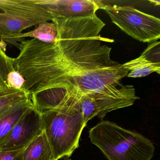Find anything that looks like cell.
Segmentation results:
<instances>
[{
  "instance_id": "obj_1",
  "label": "cell",
  "mask_w": 160,
  "mask_h": 160,
  "mask_svg": "<svg viewBox=\"0 0 160 160\" xmlns=\"http://www.w3.org/2000/svg\"><path fill=\"white\" fill-rule=\"evenodd\" d=\"M20 53L13 58L14 67L25 80L21 89L31 97L57 89L59 83L60 48L58 43L35 39L20 42Z\"/></svg>"
},
{
  "instance_id": "obj_2",
  "label": "cell",
  "mask_w": 160,
  "mask_h": 160,
  "mask_svg": "<svg viewBox=\"0 0 160 160\" xmlns=\"http://www.w3.org/2000/svg\"><path fill=\"white\" fill-rule=\"evenodd\" d=\"M42 116L44 131L55 160L71 156L79 146L81 133L87 124L75 92L65 91L59 104L42 111Z\"/></svg>"
},
{
  "instance_id": "obj_3",
  "label": "cell",
  "mask_w": 160,
  "mask_h": 160,
  "mask_svg": "<svg viewBox=\"0 0 160 160\" xmlns=\"http://www.w3.org/2000/svg\"><path fill=\"white\" fill-rule=\"evenodd\" d=\"M91 142L109 160H150L154 145L141 134L102 121L89 132Z\"/></svg>"
},
{
  "instance_id": "obj_4",
  "label": "cell",
  "mask_w": 160,
  "mask_h": 160,
  "mask_svg": "<svg viewBox=\"0 0 160 160\" xmlns=\"http://www.w3.org/2000/svg\"><path fill=\"white\" fill-rule=\"evenodd\" d=\"M0 40L18 48L24 30L52 21L40 0H0Z\"/></svg>"
},
{
  "instance_id": "obj_5",
  "label": "cell",
  "mask_w": 160,
  "mask_h": 160,
  "mask_svg": "<svg viewBox=\"0 0 160 160\" xmlns=\"http://www.w3.org/2000/svg\"><path fill=\"white\" fill-rule=\"evenodd\" d=\"M76 93L86 124L95 117L102 119L111 111L131 106L139 99L133 86L122 84L84 95Z\"/></svg>"
},
{
  "instance_id": "obj_6",
  "label": "cell",
  "mask_w": 160,
  "mask_h": 160,
  "mask_svg": "<svg viewBox=\"0 0 160 160\" xmlns=\"http://www.w3.org/2000/svg\"><path fill=\"white\" fill-rule=\"evenodd\" d=\"M102 10L113 23L137 41L152 42L160 38V19L140 12L132 6L105 5Z\"/></svg>"
},
{
  "instance_id": "obj_7",
  "label": "cell",
  "mask_w": 160,
  "mask_h": 160,
  "mask_svg": "<svg viewBox=\"0 0 160 160\" xmlns=\"http://www.w3.org/2000/svg\"><path fill=\"white\" fill-rule=\"evenodd\" d=\"M44 131L42 112L32 107L0 140V150L12 151L25 148Z\"/></svg>"
},
{
  "instance_id": "obj_8",
  "label": "cell",
  "mask_w": 160,
  "mask_h": 160,
  "mask_svg": "<svg viewBox=\"0 0 160 160\" xmlns=\"http://www.w3.org/2000/svg\"><path fill=\"white\" fill-rule=\"evenodd\" d=\"M51 17L64 19L88 16L96 13L104 4L94 0H40Z\"/></svg>"
},
{
  "instance_id": "obj_9",
  "label": "cell",
  "mask_w": 160,
  "mask_h": 160,
  "mask_svg": "<svg viewBox=\"0 0 160 160\" xmlns=\"http://www.w3.org/2000/svg\"><path fill=\"white\" fill-rule=\"evenodd\" d=\"M32 107L30 99L28 98L0 112V140L9 134L22 116Z\"/></svg>"
},
{
  "instance_id": "obj_10",
  "label": "cell",
  "mask_w": 160,
  "mask_h": 160,
  "mask_svg": "<svg viewBox=\"0 0 160 160\" xmlns=\"http://www.w3.org/2000/svg\"><path fill=\"white\" fill-rule=\"evenodd\" d=\"M22 160H55L44 131L24 148Z\"/></svg>"
},
{
  "instance_id": "obj_11",
  "label": "cell",
  "mask_w": 160,
  "mask_h": 160,
  "mask_svg": "<svg viewBox=\"0 0 160 160\" xmlns=\"http://www.w3.org/2000/svg\"><path fill=\"white\" fill-rule=\"evenodd\" d=\"M122 68L128 71L129 78H141L152 72L160 74V63H154L144 58L141 56L135 59L122 64Z\"/></svg>"
},
{
  "instance_id": "obj_12",
  "label": "cell",
  "mask_w": 160,
  "mask_h": 160,
  "mask_svg": "<svg viewBox=\"0 0 160 160\" xmlns=\"http://www.w3.org/2000/svg\"><path fill=\"white\" fill-rule=\"evenodd\" d=\"M31 37L46 43H56L58 40V30L54 23L45 22L38 25L34 30L22 33L18 37L19 42L23 38Z\"/></svg>"
},
{
  "instance_id": "obj_13",
  "label": "cell",
  "mask_w": 160,
  "mask_h": 160,
  "mask_svg": "<svg viewBox=\"0 0 160 160\" xmlns=\"http://www.w3.org/2000/svg\"><path fill=\"white\" fill-rule=\"evenodd\" d=\"M29 98L22 89L12 88H0V112L10 106Z\"/></svg>"
},
{
  "instance_id": "obj_14",
  "label": "cell",
  "mask_w": 160,
  "mask_h": 160,
  "mask_svg": "<svg viewBox=\"0 0 160 160\" xmlns=\"http://www.w3.org/2000/svg\"><path fill=\"white\" fill-rule=\"evenodd\" d=\"M6 44L0 42V86L10 88L8 86L7 77L9 73L15 71L13 62V58L8 57L6 53Z\"/></svg>"
},
{
  "instance_id": "obj_15",
  "label": "cell",
  "mask_w": 160,
  "mask_h": 160,
  "mask_svg": "<svg viewBox=\"0 0 160 160\" xmlns=\"http://www.w3.org/2000/svg\"><path fill=\"white\" fill-rule=\"evenodd\" d=\"M140 56L151 62L160 63V42H152Z\"/></svg>"
},
{
  "instance_id": "obj_16",
  "label": "cell",
  "mask_w": 160,
  "mask_h": 160,
  "mask_svg": "<svg viewBox=\"0 0 160 160\" xmlns=\"http://www.w3.org/2000/svg\"><path fill=\"white\" fill-rule=\"evenodd\" d=\"M7 81L9 88L19 90L21 89L25 82L22 76L16 71L9 73Z\"/></svg>"
},
{
  "instance_id": "obj_17",
  "label": "cell",
  "mask_w": 160,
  "mask_h": 160,
  "mask_svg": "<svg viewBox=\"0 0 160 160\" xmlns=\"http://www.w3.org/2000/svg\"><path fill=\"white\" fill-rule=\"evenodd\" d=\"M24 148L17 150H0V160H22Z\"/></svg>"
},
{
  "instance_id": "obj_18",
  "label": "cell",
  "mask_w": 160,
  "mask_h": 160,
  "mask_svg": "<svg viewBox=\"0 0 160 160\" xmlns=\"http://www.w3.org/2000/svg\"><path fill=\"white\" fill-rule=\"evenodd\" d=\"M149 2L154 4V6H158L160 4V1H150Z\"/></svg>"
},
{
  "instance_id": "obj_19",
  "label": "cell",
  "mask_w": 160,
  "mask_h": 160,
  "mask_svg": "<svg viewBox=\"0 0 160 160\" xmlns=\"http://www.w3.org/2000/svg\"><path fill=\"white\" fill-rule=\"evenodd\" d=\"M0 88H2V87H1V86H0Z\"/></svg>"
}]
</instances>
